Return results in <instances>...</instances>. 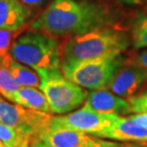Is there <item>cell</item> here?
Returning a JSON list of instances; mask_svg holds the SVG:
<instances>
[{
  "label": "cell",
  "instance_id": "obj_5",
  "mask_svg": "<svg viewBox=\"0 0 147 147\" xmlns=\"http://www.w3.org/2000/svg\"><path fill=\"white\" fill-rule=\"evenodd\" d=\"M124 61L121 55H108L96 59L63 63L61 72L67 78L89 90L105 89L116 70Z\"/></svg>",
  "mask_w": 147,
  "mask_h": 147
},
{
  "label": "cell",
  "instance_id": "obj_12",
  "mask_svg": "<svg viewBox=\"0 0 147 147\" xmlns=\"http://www.w3.org/2000/svg\"><path fill=\"white\" fill-rule=\"evenodd\" d=\"M31 16L32 10L20 0H0V29L24 30Z\"/></svg>",
  "mask_w": 147,
  "mask_h": 147
},
{
  "label": "cell",
  "instance_id": "obj_21",
  "mask_svg": "<svg viewBox=\"0 0 147 147\" xmlns=\"http://www.w3.org/2000/svg\"><path fill=\"white\" fill-rule=\"evenodd\" d=\"M128 117L138 124L147 127V113H140V114H134L131 116H128Z\"/></svg>",
  "mask_w": 147,
  "mask_h": 147
},
{
  "label": "cell",
  "instance_id": "obj_13",
  "mask_svg": "<svg viewBox=\"0 0 147 147\" xmlns=\"http://www.w3.org/2000/svg\"><path fill=\"white\" fill-rule=\"evenodd\" d=\"M11 101L26 109L52 114L46 96L41 90L34 87H20L13 95Z\"/></svg>",
  "mask_w": 147,
  "mask_h": 147
},
{
  "label": "cell",
  "instance_id": "obj_20",
  "mask_svg": "<svg viewBox=\"0 0 147 147\" xmlns=\"http://www.w3.org/2000/svg\"><path fill=\"white\" fill-rule=\"evenodd\" d=\"M123 63L126 65L138 67L147 73V50L130 55L127 58H124Z\"/></svg>",
  "mask_w": 147,
  "mask_h": 147
},
{
  "label": "cell",
  "instance_id": "obj_1",
  "mask_svg": "<svg viewBox=\"0 0 147 147\" xmlns=\"http://www.w3.org/2000/svg\"><path fill=\"white\" fill-rule=\"evenodd\" d=\"M114 16L102 3L53 0L30 24V30L53 37H70L112 26Z\"/></svg>",
  "mask_w": 147,
  "mask_h": 147
},
{
  "label": "cell",
  "instance_id": "obj_9",
  "mask_svg": "<svg viewBox=\"0 0 147 147\" xmlns=\"http://www.w3.org/2000/svg\"><path fill=\"white\" fill-rule=\"evenodd\" d=\"M146 85L147 73L144 70L122 63L114 73L105 89L129 99L142 93Z\"/></svg>",
  "mask_w": 147,
  "mask_h": 147
},
{
  "label": "cell",
  "instance_id": "obj_27",
  "mask_svg": "<svg viewBox=\"0 0 147 147\" xmlns=\"http://www.w3.org/2000/svg\"><path fill=\"white\" fill-rule=\"evenodd\" d=\"M0 147H6V146H5V144L1 142V140H0Z\"/></svg>",
  "mask_w": 147,
  "mask_h": 147
},
{
  "label": "cell",
  "instance_id": "obj_3",
  "mask_svg": "<svg viewBox=\"0 0 147 147\" xmlns=\"http://www.w3.org/2000/svg\"><path fill=\"white\" fill-rule=\"evenodd\" d=\"M11 57L36 71L60 69V44L55 37L28 30L13 41Z\"/></svg>",
  "mask_w": 147,
  "mask_h": 147
},
{
  "label": "cell",
  "instance_id": "obj_25",
  "mask_svg": "<svg viewBox=\"0 0 147 147\" xmlns=\"http://www.w3.org/2000/svg\"><path fill=\"white\" fill-rule=\"evenodd\" d=\"M4 58H5V57H2V55H0V65L3 63V60H4Z\"/></svg>",
  "mask_w": 147,
  "mask_h": 147
},
{
  "label": "cell",
  "instance_id": "obj_18",
  "mask_svg": "<svg viewBox=\"0 0 147 147\" xmlns=\"http://www.w3.org/2000/svg\"><path fill=\"white\" fill-rule=\"evenodd\" d=\"M24 30L11 31L0 29V55L6 57L10 53L11 44L24 32Z\"/></svg>",
  "mask_w": 147,
  "mask_h": 147
},
{
  "label": "cell",
  "instance_id": "obj_8",
  "mask_svg": "<svg viewBox=\"0 0 147 147\" xmlns=\"http://www.w3.org/2000/svg\"><path fill=\"white\" fill-rule=\"evenodd\" d=\"M119 116L104 114L83 108L66 116L53 117L55 121L69 128L83 132L91 136L98 137L109 128Z\"/></svg>",
  "mask_w": 147,
  "mask_h": 147
},
{
  "label": "cell",
  "instance_id": "obj_15",
  "mask_svg": "<svg viewBox=\"0 0 147 147\" xmlns=\"http://www.w3.org/2000/svg\"><path fill=\"white\" fill-rule=\"evenodd\" d=\"M0 140L6 147H28L33 139L0 122Z\"/></svg>",
  "mask_w": 147,
  "mask_h": 147
},
{
  "label": "cell",
  "instance_id": "obj_2",
  "mask_svg": "<svg viewBox=\"0 0 147 147\" xmlns=\"http://www.w3.org/2000/svg\"><path fill=\"white\" fill-rule=\"evenodd\" d=\"M130 44L128 34L113 26L67 37L60 44V65L121 55Z\"/></svg>",
  "mask_w": 147,
  "mask_h": 147
},
{
  "label": "cell",
  "instance_id": "obj_24",
  "mask_svg": "<svg viewBox=\"0 0 147 147\" xmlns=\"http://www.w3.org/2000/svg\"><path fill=\"white\" fill-rule=\"evenodd\" d=\"M122 1L129 5H136V4H140L143 0H122Z\"/></svg>",
  "mask_w": 147,
  "mask_h": 147
},
{
  "label": "cell",
  "instance_id": "obj_22",
  "mask_svg": "<svg viewBox=\"0 0 147 147\" xmlns=\"http://www.w3.org/2000/svg\"><path fill=\"white\" fill-rule=\"evenodd\" d=\"M31 147H52L49 144H47L46 142H44L43 140H41L39 138H36L33 142H31Z\"/></svg>",
  "mask_w": 147,
  "mask_h": 147
},
{
  "label": "cell",
  "instance_id": "obj_6",
  "mask_svg": "<svg viewBox=\"0 0 147 147\" xmlns=\"http://www.w3.org/2000/svg\"><path fill=\"white\" fill-rule=\"evenodd\" d=\"M52 117V114L11 104L0 96V122L31 137L33 140L39 136Z\"/></svg>",
  "mask_w": 147,
  "mask_h": 147
},
{
  "label": "cell",
  "instance_id": "obj_17",
  "mask_svg": "<svg viewBox=\"0 0 147 147\" xmlns=\"http://www.w3.org/2000/svg\"><path fill=\"white\" fill-rule=\"evenodd\" d=\"M20 87L21 86H19L10 70L3 62L0 65V94L6 99L11 101L13 95L19 90Z\"/></svg>",
  "mask_w": 147,
  "mask_h": 147
},
{
  "label": "cell",
  "instance_id": "obj_16",
  "mask_svg": "<svg viewBox=\"0 0 147 147\" xmlns=\"http://www.w3.org/2000/svg\"><path fill=\"white\" fill-rule=\"evenodd\" d=\"M131 43L136 50L147 49V16L137 17L132 26Z\"/></svg>",
  "mask_w": 147,
  "mask_h": 147
},
{
  "label": "cell",
  "instance_id": "obj_10",
  "mask_svg": "<svg viewBox=\"0 0 147 147\" xmlns=\"http://www.w3.org/2000/svg\"><path fill=\"white\" fill-rule=\"evenodd\" d=\"M83 108L104 114L124 116L132 113L129 100L106 89L93 90L88 94Z\"/></svg>",
  "mask_w": 147,
  "mask_h": 147
},
{
  "label": "cell",
  "instance_id": "obj_4",
  "mask_svg": "<svg viewBox=\"0 0 147 147\" xmlns=\"http://www.w3.org/2000/svg\"><path fill=\"white\" fill-rule=\"evenodd\" d=\"M39 89L46 96L52 114H65L85 102L88 93L68 79L61 69L40 70Z\"/></svg>",
  "mask_w": 147,
  "mask_h": 147
},
{
  "label": "cell",
  "instance_id": "obj_7",
  "mask_svg": "<svg viewBox=\"0 0 147 147\" xmlns=\"http://www.w3.org/2000/svg\"><path fill=\"white\" fill-rule=\"evenodd\" d=\"M41 140L52 147H120L119 142L92 137L83 132L64 126L52 117L48 125L39 134Z\"/></svg>",
  "mask_w": 147,
  "mask_h": 147
},
{
  "label": "cell",
  "instance_id": "obj_26",
  "mask_svg": "<svg viewBox=\"0 0 147 147\" xmlns=\"http://www.w3.org/2000/svg\"><path fill=\"white\" fill-rule=\"evenodd\" d=\"M120 147H133V146H131V145H129V144H124V145L122 144Z\"/></svg>",
  "mask_w": 147,
  "mask_h": 147
},
{
  "label": "cell",
  "instance_id": "obj_11",
  "mask_svg": "<svg viewBox=\"0 0 147 147\" xmlns=\"http://www.w3.org/2000/svg\"><path fill=\"white\" fill-rule=\"evenodd\" d=\"M98 138L110 139L117 142L147 144V127L138 124L128 117H119V119L109 128L102 132Z\"/></svg>",
  "mask_w": 147,
  "mask_h": 147
},
{
  "label": "cell",
  "instance_id": "obj_19",
  "mask_svg": "<svg viewBox=\"0 0 147 147\" xmlns=\"http://www.w3.org/2000/svg\"><path fill=\"white\" fill-rule=\"evenodd\" d=\"M128 100L131 105L132 113H147V89L142 91L139 95L129 98Z\"/></svg>",
  "mask_w": 147,
  "mask_h": 147
},
{
  "label": "cell",
  "instance_id": "obj_23",
  "mask_svg": "<svg viewBox=\"0 0 147 147\" xmlns=\"http://www.w3.org/2000/svg\"><path fill=\"white\" fill-rule=\"evenodd\" d=\"M20 1L28 7H33V6H38L42 4L45 0H20Z\"/></svg>",
  "mask_w": 147,
  "mask_h": 147
},
{
  "label": "cell",
  "instance_id": "obj_14",
  "mask_svg": "<svg viewBox=\"0 0 147 147\" xmlns=\"http://www.w3.org/2000/svg\"><path fill=\"white\" fill-rule=\"evenodd\" d=\"M3 62L10 70L11 74L13 75V78L16 80L19 86L34 88L39 87L40 78L38 74L34 72L33 70H31L28 67L24 66V64L14 60L10 54L6 55Z\"/></svg>",
  "mask_w": 147,
  "mask_h": 147
}]
</instances>
